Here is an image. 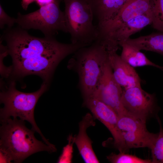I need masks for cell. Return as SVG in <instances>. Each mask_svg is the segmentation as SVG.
<instances>
[{
	"label": "cell",
	"instance_id": "6da1fadb",
	"mask_svg": "<svg viewBox=\"0 0 163 163\" xmlns=\"http://www.w3.org/2000/svg\"><path fill=\"white\" fill-rule=\"evenodd\" d=\"M0 39L6 41L8 54L12 58L13 75L21 77L37 75L48 84L59 62L85 46L62 43L54 37H34L19 26L7 27Z\"/></svg>",
	"mask_w": 163,
	"mask_h": 163
},
{
	"label": "cell",
	"instance_id": "7a4b0ae2",
	"mask_svg": "<svg viewBox=\"0 0 163 163\" xmlns=\"http://www.w3.org/2000/svg\"><path fill=\"white\" fill-rule=\"evenodd\" d=\"M112 52L103 40L98 39L91 45L81 47L73 53L68 67L78 74L83 99L92 95Z\"/></svg>",
	"mask_w": 163,
	"mask_h": 163
},
{
	"label": "cell",
	"instance_id": "3957f363",
	"mask_svg": "<svg viewBox=\"0 0 163 163\" xmlns=\"http://www.w3.org/2000/svg\"><path fill=\"white\" fill-rule=\"evenodd\" d=\"M1 122L0 148L8 152L14 163H21L36 152L56 151V148L37 140L34 136L35 131L28 129L24 121L10 118Z\"/></svg>",
	"mask_w": 163,
	"mask_h": 163
},
{
	"label": "cell",
	"instance_id": "277c9868",
	"mask_svg": "<svg viewBox=\"0 0 163 163\" xmlns=\"http://www.w3.org/2000/svg\"><path fill=\"white\" fill-rule=\"evenodd\" d=\"M48 84L43 82L40 89L31 93H25L17 90L14 82H11L8 87L0 93V99L4 107L0 110V121L12 117H19L30 123L31 129L39 134L42 140L52 147L55 145L50 143L43 135L35 122L34 112L38 99L46 91Z\"/></svg>",
	"mask_w": 163,
	"mask_h": 163
},
{
	"label": "cell",
	"instance_id": "5b68a950",
	"mask_svg": "<svg viewBox=\"0 0 163 163\" xmlns=\"http://www.w3.org/2000/svg\"><path fill=\"white\" fill-rule=\"evenodd\" d=\"M66 27L71 43L89 46L98 39L97 26L93 23L94 15L85 0H63Z\"/></svg>",
	"mask_w": 163,
	"mask_h": 163
},
{
	"label": "cell",
	"instance_id": "8992f818",
	"mask_svg": "<svg viewBox=\"0 0 163 163\" xmlns=\"http://www.w3.org/2000/svg\"><path fill=\"white\" fill-rule=\"evenodd\" d=\"M62 0H54L52 3L27 14L19 12L16 23L26 30H39L45 37H54L59 31L68 33L64 12L60 8V3Z\"/></svg>",
	"mask_w": 163,
	"mask_h": 163
},
{
	"label": "cell",
	"instance_id": "52a82bcc",
	"mask_svg": "<svg viewBox=\"0 0 163 163\" xmlns=\"http://www.w3.org/2000/svg\"><path fill=\"white\" fill-rule=\"evenodd\" d=\"M118 127L126 150L132 148H151L157 133L149 132L146 120L126 113L118 116Z\"/></svg>",
	"mask_w": 163,
	"mask_h": 163
},
{
	"label": "cell",
	"instance_id": "ba28073f",
	"mask_svg": "<svg viewBox=\"0 0 163 163\" xmlns=\"http://www.w3.org/2000/svg\"><path fill=\"white\" fill-rule=\"evenodd\" d=\"M122 91V88L113 77L109 59L96 88L90 97L95 98L111 107L118 117L127 113L121 101Z\"/></svg>",
	"mask_w": 163,
	"mask_h": 163
},
{
	"label": "cell",
	"instance_id": "9c48e42d",
	"mask_svg": "<svg viewBox=\"0 0 163 163\" xmlns=\"http://www.w3.org/2000/svg\"><path fill=\"white\" fill-rule=\"evenodd\" d=\"M121 101L127 113L145 120L156 107L154 94L146 92L141 86L123 89Z\"/></svg>",
	"mask_w": 163,
	"mask_h": 163
},
{
	"label": "cell",
	"instance_id": "30bf717a",
	"mask_svg": "<svg viewBox=\"0 0 163 163\" xmlns=\"http://www.w3.org/2000/svg\"><path fill=\"white\" fill-rule=\"evenodd\" d=\"M83 105L89 109L94 117L105 126L110 131L113 138L115 147L120 152L126 150L124 141L119 129L117 123L118 117L110 107L92 97L84 99Z\"/></svg>",
	"mask_w": 163,
	"mask_h": 163
},
{
	"label": "cell",
	"instance_id": "8fae6325",
	"mask_svg": "<svg viewBox=\"0 0 163 163\" xmlns=\"http://www.w3.org/2000/svg\"><path fill=\"white\" fill-rule=\"evenodd\" d=\"M150 10V0H130L113 19L97 27L99 36L105 37L124 23Z\"/></svg>",
	"mask_w": 163,
	"mask_h": 163
},
{
	"label": "cell",
	"instance_id": "7c38bea8",
	"mask_svg": "<svg viewBox=\"0 0 163 163\" xmlns=\"http://www.w3.org/2000/svg\"><path fill=\"white\" fill-rule=\"evenodd\" d=\"M109 62L113 77L123 89L141 86V79L134 68L121 58L116 51L110 53Z\"/></svg>",
	"mask_w": 163,
	"mask_h": 163
},
{
	"label": "cell",
	"instance_id": "4fadbf2b",
	"mask_svg": "<svg viewBox=\"0 0 163 163\" xmlns=\"http://www.w3.org/2000/svg\"><path fill=\"white\" fill-rule=\"evenodd\" d=\"M93 116L87 113L79 123V132L71 140L76 145L84 161L87 163H99L92 148V142L87 134V129L94 126L96 123Z\"/></svg>",
	"mask_w": 163,
	"mask_h": 163
},
{
	"label": "cell",
	"instance_id": "5bb4252c",
	"mask_svg": "<svg viewBox=\"0 0 163 163\" xmlns=\"http://www.w3.org/2000/svg\"><path fill=\"white\" fill-rule=\"evenodd\" d=\"M152 23L150 10L142 15L129 20L107 36L101 38L108 40L119 46L120 43L126 41L132 35L148 25L151 24Z\"/></svg>",
	"mask_w": 163,
	"mask_h": 163
},
{
	"label": "cell",
	"instance_id": "9a60e30c",
	"mask_svg": "<svg viewBox=\"0 0 163 163\" xmlns=\"http://www.w3.org/2000/svg\"><path fill=\"white\" fill-rule=\"evenodd\" d=\"M130 0H85L99 27L113 19Z\"/></svg>",
	"mask_w": 163,
	"mask_h": 163
},
{
	"label": "cell",
	"instance_id": "2e32d148",
	"mask_svg": "<svg viewBox=\"0 0 163 163\" xmlns=\"http://www.w3.org/2000/svg\"><path fill=\"white\" fill-rule=\"evenodd\" d=\"M138 50L152 51L163 55V32L152 33L125 41Z\"/></svg>",
	"mask_w": 163,
	"mask_h": 163
},
{
	"label": "cell",
	"instance_id": "e0dca14e",
	"mask_svg": "<svg viewBox=\"0 0 163 163\" xmlns=\"http://www.w3.org/2000/svg\"><path fill=\"white\" fill-rule=\"evenodd\" d=\"M119 45L122 48L120 56L125 62L133 67L150 66L163 70V67L154 63L149 60L140 50L125 42L120 43Z\"/></svg>",
	"mask_w": 163,
	"mask_h": 163
},
{
	"label": "cell",
	"instance_id": "ac0fdd59",
	"mask_svg": "<svg viewBox=\"0 0 163 163\" xmlns=\"http://www.w3.org/2000/svg\"><path fill=\"white\" fill-rule=\"evenodd\" d=\"M153 27L163 32V0H150Z\"/></svg>",
	"mask_w": 163,
	"mask_h": 163
},
{
	"label": "cell",
	"instance_id": "d6986e66",
	"mask_svg": "<svg viewBox=\"0 0 163 163\" xmlns=\"http://www.w3.org/2000/svg\"><path fill=\"white\" fill-rule=\"evenodd\" d=\"M157 118L160 125L159 132L157 133L150 148L152 163H163V129L158 117Z\"/></svg>",
	"mask_w": 163,
	"mask_h": 163
},
{
	"label": "cell",
	"instance_id": "ffe728a7",
	"mask_svg": "<svg viewBox=\"0 0 163 163\" xmlns=\"http://www.w3.org/2000/svg\"><path fill=\"white\" fill-rule=\"evenodd\" d=\"M108 161L113 163H152L151 160L144 159L136 156L121 152L111 153L107 157Z\"/></svg>",
	"mask_w": 163,
	"mask_h": 163
},
{
	"label": "cell",
	"instance_id": "44dd1931",
	"mask_svg": "<svg viewBox=\"0 0 163 163\" xmlns=\"http://www.w3.org/2000/svg\"><path fill=\"white\" fill-rule=\"evenodd\" d=\"M16 18L9 16L5 12L2 5L0 4V28L1 29L4 28L5 25L8 27L11 28L16 23Z\"/></svg>",
	"mask_w": 163,
	"mask_h": 163
},
{
	"label": "cell",
	"instance_id": "7402d4cb",
	"mask_svg": "<svg viewBox=\"0 0 163 163\" xmlns=\"http://www.w3.org/2000/svg\"><path fill=\"white\" fill-rule=\"evenodd\" d=\"M0 163H11L12 161L10 154L5 150L0 148Z\"/></svg>",
	"mask_w": 163,
	"mask_h": 163
},
{
	"label": "cell",
	"instance_id": "603a6c76",
	"mask_svg": "<svg viewBox=\"0 0 163 163\" xmlns=\"http://www.w3.org/2000/svg\"><path fill=\"white\" fill-rule=\"evenodd\" d=\"M54 0H35L36 4L40 7L47 5L54 2Z\"/></svg>",
	"mask_w": 163,
	"mask_h": 163
},
{
	"label": "cell",
	"instance_id": "cb8c5ba5",
	"mask_svg": "<svg viewBox=\"0 0 163 163\" xmlns=\"http://www.w3.org/2000/svg\"><path fill=\"white\" fill-rule=\"evenodd\" d=\"M35 0H22L21 5L23 8L27 10L30 4L35 2Z\"/></svg>",
	"mask_w": 163,
	"mask_h": 163
}]
</instances>
